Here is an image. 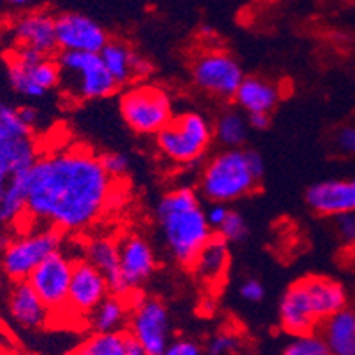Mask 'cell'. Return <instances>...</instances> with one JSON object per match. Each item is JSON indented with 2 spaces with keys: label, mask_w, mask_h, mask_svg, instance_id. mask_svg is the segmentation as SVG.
I'll list each match as a JSON object with an SVG mask.
<instances>
[{
  "label": "cell",
  "mask_w": 355,
  "mask_h": 355,
  "mask_svg": "<svg viewBox=\"0 0 355 355\" xmlns=\"http://www.w3.org/2000/svg\"><path fill=\"white\" fill-rule=\"evenodd\" d=\"M228 212H230V207H228L227 203H211V205L205 209V218H207V223L211 225L214 234L216 230L221 227L223 221L227 219Z\"/></svg>",
  "instance_id": "cell-38"
},
{
  "label": "cell",
  "mask_w": 355,
  "mask_h": 355,
  "mask_svg": "<svg viewBox=\"0 0 355 355\" xmlns=\"http://www.w3.org/2000/svg\"><path fill=\"white\" fill-rule=\"evenodd\" d=\"M354 257H355V251H354Z\"/></svg>",
  "instance_id": "cell-45"
},
{
  "label": "cell",
  "mask_w": 355,
  "mask_h": 355,
  "mask_svg": "<svg viewBox=\"0 0 355 355\" xmlns=\"http://www.w3.org/2000/svg\"><path fill=\"white\" fill-rule=\"evenodd\" d=\"M302 279H304L309 299H311L313 308H315L320 324L325 318H329L340 309H343L345 306H348L347 290L343 288L341 283L334 282L327 276H308L302 277Z\"/></svg>",
  "instance_id": "cell-26"
},
{
  "label": "cell",
  "mask_w": 355,
  "mask_h": 355,
  "mask_svg": "<svg viewBox=\"0 0 355 355\" xmlns=\"http://www.w3.org/2000/svg\"><path fill=\"white\" fill-rule=\"evenodd\" d=\"M15 40L20 46L32 48L40 53L55 55L59 51L55 34V16L48 12H31L15 24Z\"/></svg>",
  "instance_id": "cell-23"
},
{
  "label": "cell",
  "mask_w": 355,
  "mask_h": 355,
  "mask_svg": "<svg viewBox=\"0 0 355 355\" xmlns=\"http://www.w3.org/2000/svg\"><path fill=\"white\" fill-rule=\"evenodd\" d=\"M101 163L103 168L106 170V173L115 180L128 175L129 168H131V161H129V157L125 156L124 153L101 154Z\"/></svg>",
  "instance_id": "cell-34"
},
{
  "label": "cell",
  "mask_w": 355,
  "mask_h": 355,
  "mask_svg": "<svg viewBox=\"0 0 355 355\" xmlns=\"http://www.w3.org/2000/svg\"><path fill=\"white\" fill-rule=\"evenodd\" d=\"M6 308H8L12 324L24 331H40V329L46 327L50 318L53 316L27 279L12 282L8 292Z\"/></svg>",
  "instance_id": "cell-18"
},
{
  "label": "cell",
  "mask_w": 355,
  "mask_h": 355,
  "mask_svg": "<svg viewBox=\"0 0 355 355\" xmlns=\"http://www.w3.org/2000/svg\"><path fill=\"white\" fill-rule=\"evenodd\" d=\"M8 2L12 6H24V4H27L28 0H8Z\"/></svg>",
  "instance_id": "cell-42"
},
{
  "label": "cell",
  "mask_w": 355,
  "mask_h": 355,
  "mask_svg": "<svg viewBox=\"0 0 355 355\" xmlns=\"http://www.w3.org/2000/svg\"><path fill=\"white\" fill-rule=\"evenodd\" d=\"M283 90L276 82L261 76H244L234 101L246 115L272 114L282 103Z\"/></svg>",
  "instance_id": "cell-22"
},
{
  "label": "cell",
  "mask_w": 355,
  "mask_h": 355,
  "mask_svg": "<svg viewBox=\"0 0 355 355\" xmlns=\"http://www.w3.org/2000/svg\"><path fill=\"white\" fill-rule=\"evenodd\" d=\"M28 172L0 170V228H9L25 218Z\"/></svg>",
  "instance_id": "cell-21"
},
{
  "label": "cell",
  "mask_w": 355,
  "mask_h": 355,
  "mask_svg": "<svg viewBox=\"0 0 355 355\" xmlns=\"http://www.w3.org/2000/svg\"><path fill=\"white\" fill-rule=\"evenodd\" d=\"M216 234L225 239L228 244H239V242H244L250 237V225H248L246 218L241 212L230 209L227 219L216 230Z\"/></svg>",
  "instance_id": "cell-32"
},
{
  "label": "cell",
  "mask_w": 355,
  "mask_h": 355,
  "mask_svg": "<svg viewBox=\"0 0 355 355\" xmlns=\"http://www.w3.org/2000/svg\"><path fill=\"white\" fill-rule=\"evenodd\" d=\"M8 82L18 96L41 99L60 85V67L48 55L18 44L8 60Z\"/></svg>",
  "instance_id": "cell-9"
},
{
  "label": "cell",
  "mask_w": 355,
  "mask_h": 355,
  "mask_svg": "<svg viewBox=\"0 0 355 355\" xmlns=\"http://www.w3.org/2000/svg\"><path fill=\"white\" fill-rule=\"evenodd\" d=\"M73 263L74 258L62 248V250L50 254L46 260L41 261L40 266L34 269V272L28 276L27 282L37 292V295L43 299L51 315L66 313Z\"/></svg>",
  "instance_id": "cell-12"
},
{
  "label": "cell",
  "mask_w": 355,
  "mask_h": 355,
  "mask_svg": "<svg viewBox=\"0 0 355 355\" xmlns=\"http://www.w3.org/2000/svg\"><path fill=\"white\" fill-rule=\"evenodd\" d=\"M20 115L32 129H34L35 122H37V119H40V112H37L34 106H20Z\"/></svg>",
  "instance_id": "cell-40"
},
{
  "label": "cell",
  "mask_w": 355,
  "mask_h": 355,
  "mask_svg": "<svg viewBox=\"0 0 355 355\" xmlns=\"http://www.w3.org/2000/svg\"><path fill=\"white\" fill-rule=\"evenodd\" d=\"M37 157L34 129L21 119L20 106L0 99V170H31Z\"/></svg>",
  "instance_id": "cell-11"
},
{
  "label": "cell",
  "mask_w": 355,
  "mask_h": 355,
  "mask_svg": "<svg viewBox=\"0 0 355 355\" xmlns=\"http://www.w3.org/2000/svg\"><path fill=\"white\" fill-rule=\"evenodd\" d=\"M0 355H6V354H4V352H2V350H0Z\"/></svg>",
  "instance_id": "cell-44"
},
{
  "label": "cell",
  "mask_w": 355,
  "mask_h": 355,
  "mask_svg": "<svg viewBox=\"0 0 355 355\" xmlns=\"http://www.w3.org/2000/svg\"><path fill=\"white\" fill-rule=\"evenodd\" d=\"M119 254H121V272L128 292L137 297L145 283L154 276L157 267L156 251L153 244L140 234H128L117 241Z\"/></svg>",
  "instance_id": "cell-15"
},
{
  "label": "cell",
  "mask_w": 355,
  "mask_h": 355,
  "mask_svg": "<svg viewBox=\"0 0 355 355\" xmlns=\"http://www.w3.org/2000/svg\"><path fill=\"white\" fill-rule=\"evenodd\" d=\"M131 301L125 297L110 293L105 301L89 315V325L94 332H114L124 331L128 325Z\"/></svg>",
  "instance_id": "cell-28"
},
{
  "label": "cell",
  "mask_w": 355,
  "mask_h": 355,
  "mask_svg": "<svg viewBox=\"0 0 355 355\" xmlns=\"http://www.w3.org/2000/svg\"><path fill=\"white\" fill-rule=\"evenodd\" d=\"M306 203L315 214L324 218L355 212V179L320 180L309 186Z\"/></svg>",
  "instance_id": "cell-16"
},
{
  "label": "cell",
  "mask_w": 355,
  "mask_h": 355,
  "mask_svg": "<svg viewBox=\"0 0 355 355\" xmlns=\"http://www.w3.org/2000/svg\"><path fill=\"white\" fill-rule=\"evenodd\" d=\"M214 141L211 121L200 112H182L173 115L156 135L157 153L177 166H193L207 159Z\"/></svg>",
  "instance_id": "cell-4"
},
{
  "label": "cell",
  "mask_w": 355,
  "mask_h": 355,
  "mask_svg": "<svg viewBox=\"0 0 355 355\" xmlns=\"http://www.w3.org/2000/svg\"><path fill=\"white\" fill-rule=\"evenodd\" d=\"M55 34L59 51L99 53L110 35L94 18L82 12H62L55 16Z\"/></svg>",
  "instance_id": "cell-14"
},
{
  "label": "cell",
  "mask_w": 355,
  "mask_h": 355,
  "mask_svg": "<svg viewBox=\"0 0 355 355\" xmlns=\"http://www.w3.org/2000/svg\"><path fill=\"white\" fill-rule=\"evenodd\" d=\"M129 338L148 355H163L172 343V318L157 297H133L128 318Z\"/></svg>",
  "instance_id": "cell-10"
},
{
  "label": "cell",
  "mask_w": 355,
  "mask_h": 355,
  "mask_svg": "<svg viewBox=\"0 0 355 355\" xmlns=\"http://www.w3.org/2000/svg\"><path fill=\"white\" fill-rule=\"evenodd\" d=\"M129 338L128 331L92 332L74 348L69 355H128Z\"/></svg>",
  "instance_id": "cell-29"
},
{
  "label": "cell",
  "mask_w": 355,
  "mask_h": 355,
  "mask_svg": "<svg viewBox=\"0 0 355 355\" xmlns=\"http://www.w3.org/2000/svg\"><path fill=\"white\" fill-rule=\"evenodd\" d=\"M99 55L119 87L133 85L137 80L145 78L153 71V66L144 55L135 51L124 41L110 40Z\"/></svg>",
  "instance_id": "cell-19"
},
{
  "label": "cell",
  "mask_w": 355,
  "mask_h": 355,
  "mask_svg": "<svg viewBox=\"0 0 355 355\" xmlns=\"http://www.w3.org/2000/svg\"><path fill=\"white\" fill-rule=\"evenodd\" d=\"M156 223L166 253L177 266L188 269L203 244L214 235L205 218L202 196L189 186H177L161 196Z\"/></svg>",
  "instance_id": "cell-2"
},
{
  "label": "cell",
  "mask_w": 355,
  "mask_h": 355,
  "mask_svg": "<svg viewBox=\"0 0 355 355\" xmlns=\"http://www.w3.org/2000/svg\"><path fill=\"white\" fill-rule=\"evenodd\" d=\"M332 145L336 153L341 156H355V125L345 124L336 129Z\"/></svg>",
  "instance_id": "cell-35"
},
{
  "label": "cell",
  "mask_w": 355,
  "mask_h": 355,
  "mask_svg": "<svg viewBox=\"0 0 355 355\" xmlns=\"http://www.w3.org/2000/svg\"><path fill=\"white\" fill-rule=\"evenodd\" d=\"M163 355H203V348L189 338H177L168 345Z\"/></svg>",
  "instance_id": "cell-37"
},
{
  "label": "cell",
  "mask_w": 355,
  "mask_h": 355,
  "mask_svg": "<svg viewBox=\"0 0 355 355\" xmlns=\"http://www.w3.org/2000/svg\"><path fill=\"white\" fill-rule=\"evenodd\" d=\"M241 348L242 336L234 329H221L209 338L203 355H239Z\"/></svg>",
  "instance_id": "cell-31"
},
{
  "label": "cell",
  "mask_w": 355,
  "mask_h": 355,
  "mask_svg": "<svg viewBox=\"0 0 355 355\" xmlns=\"http://www.w3.org/2000/svg\"><path fill=\"white\" fill-rule=\"evenodd\" d=\"M277 316L282 329L290 336L306 334L318 329L320 320L313 308L304 279H299L286 288L279 301Z\"/></svg>",
  "instance_id": "cell-17"
},
{
  "label": "cell",
  "mask_w": 355,
  "mask_h": 355,
  "mask_svg": "<svg viewBox=\"0 0 355 355\" xmlns=\"http://www.w3.org/2000/svg\"><path fill=\"white\" fill-rule=\"evenodd\" d=\"M248 117V124H250V128L257 129V131H266L267 128L270 125V115L269 114H251V115H246Z\"/></svg>",
  "instance_id": "cell-39"
},
{
  "label": "cell",
  "mask_w": 355,
  "mask_h": 355,
  "mask_svg": "<svg viewBox=\"0 0 355 355\" xmlns=\"http://www.w3.org/2000/svg\"><path fill=\"white\" fill-rule=\"evenodd\" d=\"M2 246H4V239L0 237V250H2Z\"/></svg>",
  "instance_id": "cell-43"
},
{
  "label": "cell",
  "mask_w": 355,
  "mask_h": 355,
  "mask_svg": "<svg viewBox=\"0 0 355 355\" xmlns=\"http://www.w3.org/2000/svg\"><path fill=\"white\" fill-rule=\"evenodd\" d=\"M108 295L110 286L101 270L96 269L87 258H74L66 311L76 318H89L90 313Z\"/></svg>",
  "instance_id": "cell-13"
},
{
  "label": "cell",
  "mask_w": 355,
  "mask_h": 355,
  "mask_svg": "<svg viewBox=\"0 0 355 355\" xmlns=\"http://www.w3.org/2000/svg\"><path fill=\"white\" fill-rule=\"evenodd\" d=\"M60 85L78 101H98L114 96L121 87L106 69L99 53L89 51H57Z\"/></svg>",
  "instance_id": "cell-6"
},
{
  "label": "cell",
  "mask_w": 355,
  "mask_h": 355,
  "mask_svg": "<svg viewBox=\"0 0 355 355\" xmlns=\"http://www.w3.org/2000/svg\"><path fill=\"white\" fill-rule=\"evenodd\" d=\"M121 115L133 133L156 137L173 117L172 96L156 83H133L121 96Z\"/></svg>",
  "instance_id": "cell-7"
},
{
  "label": "cell",
  "mask_w": 355,
  "mask_h": 355,
  "mask_svg": "<svg viewBox=\"0 0 355 355\" xmlns=\"http://www.w3.org/2000/svg\"><path fill=\"white\" fill-rule=\"evenodd\" d=\"M83 258L92 263L98 270H101L103 276L106 277L110 286V293L125 299H133L128 292L124 279L121 272V254H119L117 241L108 237H94L85 242L83 246Z\"/></svg>",
  "instance_id": "cell-20"
},
{
  "label": "cell",
  "mask_w": 355,
  "mask_h": 355,
  "mask_svg": "<svg viewBox=\"0 0 355 355\" xmlns=\"http://www.w3.org/2000/svg\"><path fill=\"white\" fill-rule=\"evenodd\" d=\"M261 179L251 168L248 148H223L202 163L198 195L209 203H234L253 195Z\"/></svg>",
  "instance_id": "cell-3"
},
{
  "label": "cell",
  "mask_w": 355,
  "mask_h": 355,
  "mask_svg": "<svg viewBox=\"0 0 355 355\" xmlns=\"http://www.w3.org/2000/svg\"><path fill=\"white\" fill-rule=\"evenodd\" d=\"M336 239L348 251H355V212H347L332 218Z\"/></svg>",
  "instance_id": "cell-33"
},
{
  "label": "cell",
  "mask_w": 355,
  "mask_h": 355,
  "mask_svg": "<svg viewBox=\"0 0 355 355\" xmlns=\"http://www.w3.org/2000/svg\"><path fill=\"white\" fill-rule=\"evenodd\" d=\"M115 179L87 147L40 154L28 172L25 219L64 234L87 230L108 209Z\"/></svg>",
  "instance_id": "cell-1"
},
{
  "label": "cell",
  "mask_w": 355,
  "mask_h": 355,
  "mask_svg": "<svg viewBox=\"0 0 355 355\" xmlns=\"http://www.w3.org/2000/svg\"><path fill=\"white\" fill-rule=\"evenodd\" d=\"M228 266H230V244L214 234L203 244L189 269L202 285L214 286L225 279Z\"/></svg>",
  "instance_id": "cell-24"
},
{
  "label": "cell",
  "mask_w": 355,
  "mask_h": 355,
  "mask_svg": "<svg viewBox=\"0 0 355 355\" xmlns=\"http://www.w3.org/2000/svg\"><path fill=\"white\" fill-rule=\"evenodd\" d=\"M193 85L216 101L232 103L244 80V71L230 51L223 48H202L189 64Z\"/></svg>",
  "instance_id": "cell-8"
},
{
  "label": "cell",
  "mask_w": 355,
  "mask_h": 355,
  "mask_svg": "<svg viewBox=\"0 0 355 355\" xmlns=\"http://www.w3.org/2000/svg\"><path fill=\"white\" fill-rule=\"evenodd\" d=\"M128 355H148V354L144 350V348L138 347V345L131 340V343H129V348H128Z\"/></svg>",
  "instance_id": "cell-41"
},
{
  "label": "cell",
  "mask_w": 355,
  "mask_h": 355,
  "mask_svg": "<svg viewBox=\"0 0 355 355\" xmlns=\"http://www.w3.org/2000/svg\"><path fill=\"white\" fill-rule=\"evenodd\" d=\"M239 295L244 302H250V304H258V302L263 301L266 297V286L260 279L257 277H246L244 282L239 285Z\"/></svg>",
  "instance_id": "cell-36"
},
{
  "label": "cell",
  "mask_w": 355,
  "mask_h": 355,
  "mask_svg": "<svg viewBox=\"0 0 355 355\" xmlns=\"http://www.w3.org/2000/svg\"><path fill=\"white\" fill-rule=\"evenodd\" d=\"M212 129H214V140L223 148H242L248 140L250 124L242 110H239L237 106H228L216 117Z\"/></svg>",
  "instance_id": "cell-27"
},
{
  "label": "cell",
  "mask_w": 355,
  "mask_h": 355,
  "mask_svg": "<svg viewBox=\"0 0 355 355\" xmlns=\"http://www.w3.org/2000/svg\"><path fill=\"white\" fill-rule=\"evenodd\" d=\"M282 355H332L318 331L297 334L290 338Z\"/></svg>",
  "instance_id": "cell-30"
},
{
  "label": "cell",
  "mask_w": 355,
  "mask_h": 355,
  "mask_svg": "<svg viewBox=\"0 0 355 355\" xmlns=\"http://www.w3.org/2000/svg\"><path fill=\"white\" fill-rule=\"evenodd\" d=\"M64 232L44 225H32L31 230L4 241L0 250V272L9 282H25L41 261L62 250Z\"/></svg>",
  "instance_id": "cell-5"
},
{
  "label": "cell",
  "mask_w": 355,
  "mask_h": 355,
  "mask_svg": "<svg viewBox=\"0 0 355 355\" xmlns=\"http://www.w3.org/2000/svg\"><path fill=\"white\" fill-rule=\"evenodd\" d=\"M316 331L320 332L332 355H355V308L345 306L325 318Z\"/></svg>",
  "instance_id": "cell-25"
}]
</instances>
